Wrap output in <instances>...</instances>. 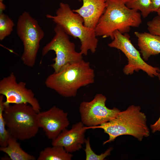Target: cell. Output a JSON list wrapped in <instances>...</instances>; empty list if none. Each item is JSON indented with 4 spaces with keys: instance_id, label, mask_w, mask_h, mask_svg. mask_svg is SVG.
Here are the masks:
<instances>
[{
    "instance_id": "6da1fadb",
    "label": "cell",
    "mask_w": 160,
    "mask_h": 160,
    "mask_svg": "<svg viewBox=\"0 0 160 160\" xmlns=\"http://www.w3.org/2000/svg\"><path fill=\"white\" fill-rule=\"evenodd\" d=\"M95 73L89 62L83 59L49 75L47 87L65 97H74L81 87L94 82Z\"/></svg>"
},
{
    "instance_id": "7a4b0ae2",
    "label": "cell",
    "mask_w": 160,
    "mask_h": 160,
    "mask_svg": "<svg viewBox=\"0 0 160 160\" xmlns=\"http://www.w3.org/2000/svg\"><path fill=\"white\" fill-rule=\"evenodd\" d=\"M106 2L105 11L95 29L97 36L113 40L115 31L127 33L131 27H138L141 23L140 13L128 8L123 0H106Z\"/></svg>"
},
{
    "instance_id": "3957f363",
    "label": "cell",
    "mask_w": 160,
    "mask_h": 160,
    "mask_svg": "<svg viewBox=\"0 0 160 160\" xmlns=\"http://www.w3.org/2000/svg\"><path fill=\"white\" fill-rule=\"evenodd\" d=\"M141 109L139 106L132 105L126 110L120 111L114 118L95 127L102 129L109 136L108 139L103 145L113 142L122 135H131L140 141L148 137L150 132L146 116Z\"/></svg>"
},
{
    "instance_id": "277c9868",
    "label": "cell",
    "mask_w": 160,
    "mask_h": 160,
    "mask_svg": "<svg viewBox=\"0 0 160 160\" xmlns=\"http://www.w3.org/2000/svg\"><path fill=\"white\" fill-rule=\"evenodd\" d=\"M46 17L59 25L68 35L79 39L80 52L83 55H87L89 50L92 53L96 52L98 40L95 29L85 27L82 17L74 12L68 4L60 2L55 15L48 14Z\"/></svg>"
},
{
    "instance_id": "5b68a950",
    "label": "cell",
    "mask_w": 160,
    "mask_h": 160,
    "mask_svg": "<svg viewBox=\"0 0 160 160\" xmlns=\"http://www.w3.org/2000/svg\"><path fill=\"white\" fill-rule=\"evenodd\" d=\"M37 114L31 106L27 103L5 106L3 116L10 136L21 141L35 137L39 128Z\"/></svg>"
},
{
    "instance_id": "8992f818",
    "label": "cell",
    "mask_w": 160,
    "mask_h": 160,
    "mask_svg": "<svg viewBox=\"0 0 160 160\" xmlns=\"http://www.w3.org/2000/svg\"><path fill=\"white\" fill-rule=\"evenodd\" d=\"M16 30L23 45L21 60L26 66L32 67L35 64L40 43L44 36V32L37 20L27 11L19 16Z\"/></svg>"
},
{
    "instance_id": "52a82bcc",
    "label": "cell",
    "mask_w": 160,
    "mask_h": 160,
    "mask_svg": "<svg viewBox=\"0 0 160 160\" xmlns=\"http://www.w3.org/2000/svg\"><path fill=\"white\" fill-rule=\"evenodd\" d=\"M54 30L55 35L51 40L43 48L42 56L50 51L55 52L56 57L53 60L54 63L50 65L55 72L60 71L67 65L83 59V55L77 52L74 43L71 41L68 35L58 25Z\"/></svg>"
},
{
    "instance_id": "ba28073f",
    "label": "cell",
    "mask_w": 160,
    "mask_h": 160,
    "mask_svg": "<svg viewBox=\"0 0 160 160\" xmlns=\"http://www.w3.org/2000/svg\"><path fill=\"white\" fill-rule=\"evenodd\" d=\"M113 35V39L108 46L120 50L127 57L128 63L123 69L125 74H132L134 71L142 70L151 77L158 76L160 73V69L145 62L141 57L139 52L132 44L128 34H122L116 30L114 32Z\"/></svg>"
},
{
    "instance_id": "9c48e42d",
    "label": "cell",
    "mask_w": 160,
    "mask_h": 160,
    "mask_svg": "<svg viewBox=\"0 0 160 160\" xmlns=\"http://www.w3.org/2000/svg\"><path fill=\"white\" fill-rule=\"evenodd\" d=\"M0 94L6 97L4 102L5 106L11 104L27 103L38 113L40 111V104L33 92L26 87L25 82H17L13 72L0 80Z\"/></svg>"
},
{
    "instance_id": "30bf717a",
    "label": "cell",
    "mask_w": 160,
    "mask_h": 160,
    "mask_svg": "<svg viewBox=\"0 0 160 160\" xmlns=\"http://www.w3.org/2000/svg\"><path fill=\"white\" fill-rule=\"evenodd\" d=\"M106 97L103 94H96L89 101L81 102L79 106L81 121L84 125L94 128L97 125L108 122L116 117L120 111L105 105Z\"/></svg>"
},
{
    "instance_id": "8fae6325",
    "label": "cell",
    "mask_w": 160,
    "mask_h": 160,
    "mask_svg": "<svg viewBox=\"0 0 160 160\" xmlns=\"http://www.w3.org/2000/svg\"><path fill=\"white\" fill-rule=\"evenodd\" d=\"M68 115L67 113L54 106L47 111L38 113L39 127L43 129L47 138L52 140L69 126Z\"/></svg>"
},
{
    "instance_id": "7c38bea8",
    "label": "cell",
    "mask_w": 160,
    "mask_h": 160,
    "mask_svg": "<svg viewBox=\"0 0 160 160\" xmlns=\"http://www.w3.org/2000/svg\"><path fill=\"white\" fill-rule=\"evenodd\" d=\"M87 128L81 121L74 124L71 129H65L52 140V145L62 146L70 153L78 151L85 143Z\"/></svg>"
},
{
    "instance_id": "4fadbf2b",
    "label": "cell",
    "mask_w": 160,
    "mask_h": 160,
    "mask_svg": "<svg viewBox=\"0 0 160 160\" xmlns=\"http://www.w3.org/2000/svg\"><path fill=\"white\" fill-rule=\"evenodd\" d=\"M82 6L73 11L78 14L84 20V25L95 29L106 6V0H79Z\"/></svg>"
},
{
    "instance_id": "5bb4252c",
    "label": "cell",
    "mask_w": 160,
    "mask_h": 160,
    "mask_svg": "<svg viewBox=\"0 0 160 160\" xmlns=\"http://www.w3.org/2000/svg\"><path fill=\"white\" fill-rule=\"evenodd\" d=\"M143 59L147 60L151 55L160 53V36L149 33L135 32Z\"/></svg>"
},
{
    "instance_id": "9a60e30c",
    "label": "cell",
    "mask_w": 160,
    "mask_h": 160,
    "mask_svg": "<svg viewBox=\"0 0 160 160\" xmlns=\"http://www.w3.org/2000/svg\"><path fill=\"white\" fill-rule=\"evenodd\" d=\"M0 151L8 155L11 160H35V157L25 151L21 147L17 140L10 136L7 145L0 147Z\"/></svg>"
},
{
    "instance_id": "2e32d148",
    "label": "cell",
    "mask_w": 160,
    "mask_h": 160,
    "mask_svg": "<svg viewBox=\"0 0 160 160\" xmlns=\"http://www.w3.org/2000/svg\"><path fill=\"white\" fill-rule=\"evenodd\" d=\"M73 156L71 153L67 152L63 147L52 145L48 147L39 153L37 160H71Z\"/></svg>"
},
{
    "instance_id": "e0dca14e",
    "label": "cell",
    "mask_w": 160,
    "mask_h": 160,
    "mask_svg": "<svg viewBox=\"0 0 160 160\" xmlns=\"http://www.w3.org/2000/svg\"><path fill=\"white\" fill-rule=\"evenodd\" d=\"M125 4L130 9L140 11L144 18L147 17L151 12V0H129Z\"/></svg>"
},
{
    "instance_id": "ac0fdd59",
    "label": "cell",
    "mask_w": 160,
    "mask_h": 160,
    "mask_svg": "<svg viewBox=\"0 0 160 160\" xmlns=\"http://www.w3.org/2000/svg\"><path fill=\"white\" fill-rule=\"evenodd\" d=\"M4 96L0 95V145L1 147H5L7 145L8 139L10 137L9 134L6 129V125L3 116V113L5 108L4 104Z\"/></svg>"
},
{
    "instance_id": "d6986e66",
    "label": "cell",
    "mask_w": 160,
    "mask_h": 160,
    "mask_svg": "<svg viewBox=\"0 0 160 160\" xmlns=\"http://www.w3.org/2000/svg\"><path fill=\"white\" fill-rule=\"evenodd\" d=\"M15 24L13 21L7 15L0 13V40L2 41L10 35Z\"/></svg>"
},
{
    "instance_id": "ffe728a7",
    "label": "cell",
    "mask_w": 160,
    "mask_h": 160,
    "mask_svg": "<svg viewBox=\"0 0 160 160\" xmlns=\"http://www.w3.org/2000/svg\"><path fill=\"white\" fill-rule=\"evenodd\" d=\"M85 148L84 151L86 154V160H103L107 156L111 154L113 148L110 147L104 153L100 155L96 154L92 149L90 144L89 137L86 139L85 142Z\"/></svg>"
},
{
    "instance_id": "44dd1931",
    "label": "cell",
    "mask_w": 160,
    "mask_h": 160,
    "mask_svg": "<svg viewBox=\"0 0 160 160\" xmlns=\"http://www.w3.org/2000/svg\"><path fill=\"white\" fill-rule=\"evenodd\" d=\"M147 29L151 34L160 36V17L158 15L147 23Z\"/></svg>"
},
{
    "instance_id": "7402d4cb",
    "label": "cell",
    "mask_w": 160,
    "mask_h": 160,
    "mask_svg": "<svg viewBox=\"0 0 160 160\" xmlns=\"http://www.w3.org/2000/svg\"><path fill=\"white\" fill-rule=\"evenodd\" d=\"M157 76L160 81V73ZM150 128L152 133H154L156 132L160 131V116L158 120L154 123L151 125Z\"/></svg>"
},
{
    "instance_id": "603a6c76",
    "label": "cell",
    "mask_w": 160,
    "mask_h": 160,
    "mask_svg": "<svg viewBox=\"0 0 160 160\" xmlns=\"http://www.w3.org/2000/svg\"><path fill=\"white\" fill-rule=\"evenodd\" d=\"M151 12H157L160 7V0H151Z\"/></svg>"
},
{
    "instance_id": "cb8c5ba5",
    "label": "cell",
    "mask_w": 160,
    "mask_h": 160,
    "mask_svg": "<svg viewBox=\"0 0 160 160\" xmlns=\"http://www.w3.org/2000/svg\"><path fill=\"white\" fill-rule=\"evenodd\" d=\"M156 12L157 13L158 15L160 17V7L158 9Z\"/></svg>"
},
{
    "instance_id": "d4e9b609",
    "label": "cell",
    "mask_w": 160,
    "mask_h": 160,
    "mask_svg": "<svg viewBox=\"0 0 160 160\" xmlns=\"http://www.w3.org/2000/svg\"><path fill=\"white\" fill-rule=\"evenodd\" d=\"M125 2V3L127 1H128L129 0H123Z\"/></svg>"
},
{
    "instance_id": "484cf974",
    "label": "cell",
    "mask_w": 160,
    "mask_h": 160,
    "mask_svg": "<svg viewBox=\"0 0 160 160\" xmlns=\"http://www.w3.org/2000/svg\"><path fill=\"white\" fill-rule=\"evenodd\" d=\"M3 0H0V2H3Z\"/></svg>"
}]
</instances>
